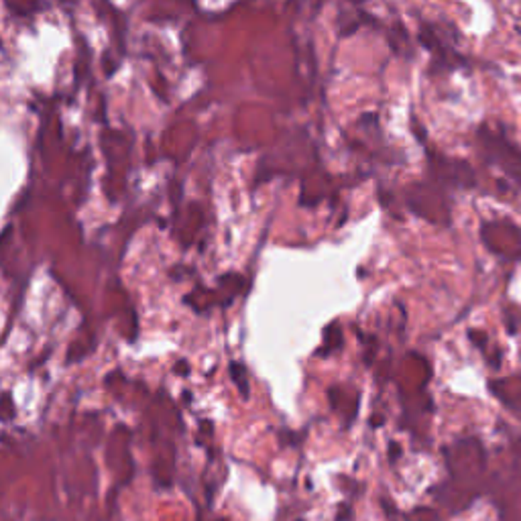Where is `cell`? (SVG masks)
I'll return each instance as SVG.
<instances>
[{"label": "cell", "instance_id": "obj_1", "mask_svg": "<svg viewBox=\"0 0 521 521\" xmlns=\"http://www.w3.org/2000/svg\"><path fill=\"white\" fill-rule=\"evenodd\" d=\"M478 134L483 136L485 147L493 155V159L499 161V165L505 169L507 173L513 176L521 183V151L515 145H511L503 134L487 133L485 127L480 129Z\"/></svg>", "mask_w": 521, "mask_h": 521}, {"label": "cell", "instance_id": "obj_2", "mask_svg": "<svg viewBox=\"0 0 521 521\" xmlns=\"http://www.w3.org/2000/svg\"><path fill=\"white\" fill-rule=\"evenodd\" d=\"M230 377L237 383L242 395H249V381H247V369L240 362H230Z\"/></svg>", "mask_w": 521, "mask_h": 521}, {"label": "cell", "instance_id": "obj_3", "mask_svg": "<svg viewBox=\"0 0 521 521\" xmlns=\"http://www.w3.org/2000/svg\"><path fill=\"white\" fill-rule=\"evenodd\" d=\"M324 338H326V343H328L326 355L334 353V350L340 346V343H343V334H340V330L336 328V324H332V326L328 328L326 334H324Z\"/></svg>", "mask_w": 521, "mask_h": 521}]
</instances>
